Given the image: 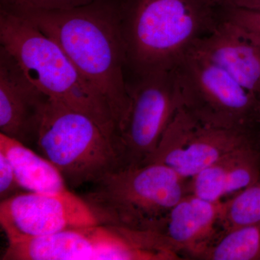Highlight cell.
<instances>
[{"instance_id": "cell-1", "label": "cell", "mask_w": 260, "mask_h": 260, "mask_svg": "<svg viewBox=\"0 0 260 260\" xmlns=\"http://www.w3.org/2000/svg\"><path fill=\"white\" fill-rule=\"evenodd\" d=\"M9 10L28 19L62 49L107 100L119 135L129 109V93L119 0H99L70 10Z\"/></svg>"}, {"instance_id": "cell-2", "label": "cell", "mask_w": 260, "mask_h": 260, "mask_svg": "<svg viewBox=\"0 0 260 260\" xmlns=\"http://www.w3.org/2000/svg\"><path fill=\"white\" fill-rule=\"evenodd\" d=\"M126 67L137 77L172 71L221 21L210 0H121Z\"/></svg>"}, {"instance_id": "cell-3", "label": "cell", "mask_w": 260, "mask_h": 260, "mask_svg": "<svg viewBox=\"0 0 260 260\" xmlns=\"http://www.w3.org/2000/svg\"><path fill=\"white\" fill-rule=\"evenodd\" d=\"M0 44L41 91L86 114L116 142L119 129L107 100L54 40L28 19L1 8Z\"/></svg>"}, {"instance_id": "cell-4", "label": "cell", "mask_w": 260, "mask_h": 260, "mask_svg": "<svg viewBox=\"0 0 260 260\" xmlns=\"http://www.w3.org/2000/svg\"><path fill=\"white\" fill-rule=\"evenodd\" d=\"M189 181L167 166L150 162L111 172L83 198L101 225L152 231L189 194Z\"/></svg>"}, {"instance_id": "cell-5", "label": "cell", "mask_w": 260, "mask_h": 260, "mask_svg": "<svg viewBox=\"0 0 260 260\" xmlns=\"http://www.w3.org/2000/svg\"><path fill=\"white\" fill-rule=\"evenodd\" d=\"M36 144L73 187L93 184L122 168L110 135L86 114L50 98Z\"/></svg>"}, {"instance_id": "cell-6", "label": "cell", "mask_w": 260, "mask_h": 260, "mask_svg": "<svg viewBox=\"0 0 260 260\" xmlns=\"http://www.w3.org/2000/svg\"><path fill=\"white\" fill-rule=\"evenodd\" d=\"M173 71L181 107L196 120L256 133L260 101L223 68L189 51Z\"/></svg>"}, {"instance_id": "cell-7", "label": "cell", "mask_w": 260, "mask_h": 260, "mask_svg": "<svg viewBox=\"0 0 260 260\" xmlns=\"http://www.w3.org/2000/svg\"><path fill=\"white\" fill-rule=\"evenodd\" d=\"M136 83L129 85V109L116 143L122 168L148 161L181 107L173 70L142 75Z\"/></svg>"}, {"instance_id": "cell-8", "label": "cell", "mask_w": 260, "mask_h": 260, "mask_svg": "<svg viewBox=\"0 0 260 260\" xmlns=\"http://www.w3.org/2000/svg\"><path fill=\"white\" fill-rule=\"evenodd\" d=\"M3 260H160L136 231L93 225L8 243Z\"/></svg>"}, {"instance_id": "cell-9", "label": "cell", "mask_w": 260, "mask_h": 260, "mask_svg": "<svg viewBox=\"0 0 260 260\" xmlns=\"http://www.w3.org/2000/svg\"><path fill=\"white\" fill-rule=\"evenodd\" d=\"M252 143L256 144V133L202 124L180 107L145 164H162L190 179L233 150Z\"/></svg>"}, {"instance_id": "cell-10", "label": "cell", "mask_w": 260, "mask_h": 260, "mask_svg": "<svg viewBox=\"0 0 260 260\" xmlns=\"http://www.w3.org/2000/svg\"><path fill=\"white\" fill-rule=\"evenodd\" d=\"M0 223L8 243L99 224L85 200L69 189L54 194L25 191L1 201Z\"/></svg>"}, {"instance_id": "cell-11", "label": "cell", "mask_w": 260, "mask_h": 260, "mask_svg": "<svg viewBox=\"0 0 260 260\" xmlns=\"http://www.w3.org/2000/svg\"><path fill=\"white\" fill-rule=\"evenodd\" d=\"M49 99L0 48V133L25 145L36 143Z\"/></svg>"}, {"instance_id": "cell-12", "label": "cell", "mask_w": 260, "mask_h": 260, "mask_svg": "<svg viewBox=\"0 0 260 260\" xmlns=\"http://www.w3.org/2000/svg\"><path fill=\"white\" fill-rule=\"evenodd\" d=\"M223 203L189 193L150 232L164 238L181 258L197 259L221 232Z\"/></svg>"}, {"instance_id": "cell-13", "label": "cell", "mask_w": 260, "mask_h": 260, "mask_svg": "<svg viewBox=\"0 0 260 260\" xmlns=\"http://www.w3.org/2000/svg\"><path fill=\"white\" fill-rule=\"evenodd\" d=\"M190 51L223 68L260 101V43L242 29L221 18Z\"/></svg>"}, {"instance_id": "cell-14", "label": "cell", "mask_w": 260, "mask_h": 260, "mask_svg": "<svg viewBox=\"0 0 260 260\" xmlns=\"http://www.w3.org/2000/svg\"><path fill=\"white\" fill-rule=\"evenodd\" d=\"M0 152L10 160L24 190L48 194L68 190L58 169L18 140L0 133Z\"/></svg>"}, {"instance_id": "cell-15", "label": "cell", "mask_w": 260, "mask_h": 260, "mask_svg": "<svg viewBox=\"0 0 260 260\" xmlns=\"http://www.w3.org/2000/svg\"><path fill=\"white\" fill-rule=\"evenodd\" d=\"M199 259L260 260V221L220 233Z\"/></svg>"}, {"instance_id": "cell-16", "label": "cell", "mask_w": 260, "mask_h": 260, "mask_svg": "<svg viewBox=\"0 0 260 260\" xmlns=\"http://www.w3.org/2000/svg\"><path fill=\"white\" fill-rule=\"evenodd\" d=\"M260 221V176L244 190L223 201L221 232Z\"/></svg>"}, {"instance_id": "cell-17", "label": "cell", "mask_w": 260, "mask_h": 260, "mask_svg": "<svg viewBox=\"0 0 260 260\" xmlns=\"http://www.w3.org/2000/svg\"><path fill=\"white\" fill-rule=\"evenodd\" d=\"M99 0H1L8 10H70L86 6Z\"/></svg>"}, {"instance_id": "cell-18", "label": "cell", "mask_w": 260, "mask_h": 260, "mask_svg": "<svg viewBox=\"0 0 260 260\" xmlns=\"http://www.w3.org/2000/svg\"><path fill=\"white\" fill-rule=\"evenodd\" d=\"M220 9V16L223 20L237 25L260 43V11L232 8Z\"/></svg>"}, {"instance_id": "cell-19", "label": "cell", "mask_w": 260, "mask_h": 260, "mask_svg": "<svg viewBox=\"0 0 260 260\" xmlns=\"http://www.w3.org/2000/svg\"><path fill=\"white\" fill-rule=\"evenodd\" d=\"M25 191L19 184L10 160L0 152V200L4 201Z\"/></svg>"}, {"instance_id": "cell-20", "label": "cell", "mask_w": 260, "mask_h": 260, "mask_svg": "<svg viewBox=\"0 0 260 260\" xmlns=\"http://www.w3.org/2000/svg\"><path fill=\"white\" fill-rule=\"evenodd\" d=\"M218 8H239L260 11V0H210Z\"/></svg>"}, {"instance_id": "cell-21", "label": "cell", "mask_w": 260, "mask_h": 260, "mask_svg": "<svg viewBox=\"0 0 260 260\" xmlns=\"http://www.w3.org/2000/svg\"><path fill=\"white\" fill-rule=\"evenodd\" d=\"M256 146H257V148L259 149L260 152V112L259 116H258L257 124H256Z\"/></svg>"}]
</instances>
